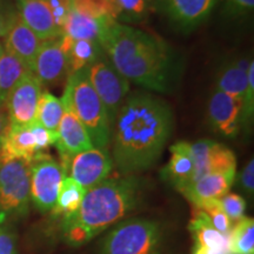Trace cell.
I'll use <instances>...</instances> for the list:
<instances>
[{"label":"cell","instance_id":"cell-1","mask_svg":"<svg viewBox=\"0 0 254 254\" xmlns=\"http://www.w3.org/2000/svg\"><path fill=\"white\" fill-rule=\"evenodd\" d=\"M174 114L161 98L151 93L128 97L112 126V159L124 176L153 166L172 135Z\"/></svg>","mask_w":254,"mask_h":254},{"label":"cell","instance_id":"cell-2","mask_svg":"<svg viewBox=\"0 0 254 254\" xmlns=\"http://www.w3.org/2000/svg\"><path fill=\"white\" fill-rule=\"evenodd\" d=\"M99 44L114 68L129 84L171 93L183 74V62L166 41L147 32L111 20Z\"/></svg>","mask_w":254,"mask_h":254},{"label":"cell","instance_id":"cell-3","mask_svg":"<svg viewBox=\"0 0 254 254\" xmlns=\"http://www.w3.org/2000/svg\"><path fill=\"white\" fill-rule=\"evenodd\" d=\"M140 195L141 186L135 177L106 179L86 190L77 213L63 220L64 238L72 246L84 245L122 221L136 207Z\"/></svg>","mask_w":254,"mask_h":254},{"label":"cell","instance_id":"cell-4","mask_svg":"<svg viewBox=\"0 0 254 254\" xmlns=\"http://www.w3.org/2000/svg\"><path fill=\"white\" fill-rule=\"evenodd\" d=\"M62 101L64 109L72 111L80 120L94 147H109L112 126L103 103L92 87L86 69L68 75Z\"/></svg>","mask_w":254,"mask_h":254},{"label":"cell","instance_id":"cell-5","mask_svg":"<svg viewBox=\"0 0 254 254\" xmlns=\"http://www.w3.org/2000/svg\"><path fill=\"white\" fill-rule=\"evenodd\" d=\"M161 228L148 219L120 222L101 241L100 254H158Z\"/></svg>","mask_w":254,"mask_h":254},{"label":"cell","instance_id":"cell-6","mask_svg":"<svg viewBox=\"0 0 254 254\" xmlns=\"http://www.w3.org/2000/svg\"><path fill=\"white\" fill-rule=\"evenodd\" d=\"M31 200V161L0 160V224L27 213Z\"/></svg>","mask_w":254,"mask_h":254},{"label":"cell","instance_id":"cell-7","mask_svg":"<svg viewBox=\"0 0 254 254\" xmlns=\"http://www.w3.org/2000/svg\"><path fill=\"white\" fill-rule=\"evenodd\" d=\"M86 72L92 87L106 110L111 126H113L117 114L131 90L129 81L113 67L105 55L88 66Z\"/></svg>","mask_w":254,"mask_h":254},{"label":"cell","instance_id":"cell-8","mask_svg":"<svg viewBox=\"0 0 254 254\" xmlns=\"http://www.w3.org/2000/svg\"><path fill=\"white\" fill-rule=\"evenodd\" d=\"M65 171L50 154H37L31 161V199L41 212L52 211Z\"/></svg>","mask_w":254,"mask_h":254},{"label":"cell","instance_id":"cell-9","mask_svg":"<svg viewBox=\"0 0 254 254\" xmlns=\"http://www.w3.org/2000/svg\"><path fill=\"white\" fill-rule=\"evenodd\" d=\"M113 166V159L109 148L93 147L73 155L62 167L65 171L66 177L72 178L88 190L105 182Z\"/></svg>","mask_w":254,"mask_h":254},{"label":"cell","instance_id":"cell-10","mask_svg":"<svg viewBox=\"0 0 254 254\" xmlns=\"http://www.w3.org/2000/svg\"><path fill=\"white\" fill-rule=\"evenodd\" d=\"M220 0H155L161 14L178 30L192 32L207 20Z\"/></svg>","mask_w":254,"mask_h":254},{"label":"cell","instance_id":"cell-11","mask_svg":"<svg viewBox=\"0 0 254 254\" xmlns=\"http://www.w3.org/2000/svg\"><path fill=\"white\" fill-rule=\"evenodd\" d=\"M43 86L32 72L27 73L9 92L5 100L8 123L13 125L28 126L36 122L38 101Z\"/></svg>","mask_w":254,"mask_h":254},{"label":"cell","instance_id":"cell-12","mask_svg":"<svg viewBox=\"0 0 254 254\" xmlns=\"http://www.w3.org/2000/svg\"><path fill=\"white\" fill-rule=\"evenodd\" d=\"M208 122L219 134L234 136L243 125L244 99L214 90L208 100Z\"/></svg>","mask_w":254,"mask_h":254},{"label":"cell","instance_id":"cell-13","mask_svg":"<svg viewBox=\"0 0 254 254\" xmlns=\"http://www.w3.org/2000/svg\"><path fill=\"white\" fill-rule=\"evenodd\" d=\"M32 73L41 86H57L67 79V58L60 44V38L43 41L34 59Z\"/></svg>","mask_w":254,"mask_h":254},{"label":"cell","instance_id":"cell-14","mask_svg":"<svg viewBox=\"0 0 254 254\" xmlns=\"http://www.w3.org/2000/svg\"><path fill=\"white\" fill-rule=\"evenodd\" d=\"M57 134L58 138L55 145L62 158V166L67 163L73 155L94 147L86 128L72 111L67 109L64 111Z\"/></svg>","mask_w":254,"mask_h":254},{"label":"cell","instance_id":"cell-15","mask_svg":"<svg viewBox=\"0 0 254 254\" xmlns=\"http://www.w3.org/2000/svg\"><path fill=\"white\" fill-rule=\"evenodd\" d=\"M189 230L194 241L192 254H231L228 236L220 233L201 209L194 207Z\"/></svg>","mask_w":254,"mask_h":254},{"label":"cell","instance_id":"cell-16","mask_svg":"<svg viewBox=\"0 0 254 254\" xmlns=\"http://www.w3.org/2000/svg\"><path fill=\"white\" fill-rule=\"evenodd\" d=\"M15 7L21 20L41 41L58 39L63 36L46 0H17Z\"/></svg>","mask_w":254,"mask_h":254},{"label":"cell","instance_id":"cell-17","mask_svg":"<svg viewBox=\"0 0 254 254\" xmlns=\"http://www.w3.org/2000/svg\"><path fill=\"white\" fill-rule=\"evenodd\" d=\"M41 41L33 31L18 17L11 30L5 37L4 50L20 59L32 72L34 59L39 51Z\"/></svg>","mask_w":254,"mask_h":254},{"label":"cell","instance_id":"cell-18","mask_svg":"<svg viewBox=\"0 0 254 254\" xmlns=\"http://www.w3.org/2000/svg\"><path fill=\"white\" fill-rule=\"evenodd\" d=\"M170 160L161 176L174 189L182 190L193 182L194 163L190 152V142L179 141L171 146Z\"/></svg>","mask_w":254,"mask_h":254},{"label":"cell","instance_id":"cell-19","mask_svg":"<svg viewBox=\"0 0 254 254\" xmlns=\"http://www.w3.org/2000/svg\"><path fill=\"white\" fill-rule=\"evenodd\" d=\"M236 176L222 173L206 174L195 182L190 183L189 186L179 192L189 200L193 206H196L205 200L220 199L221 196L230 192L233 185Z\"/></svg>","mask_w":254,"mask_h":254},{"label":"cell","instance_id":"cell-20","mask_svg":"<svg viewBox=\"0 0 254 254\" xmlns=\"http://www.w3.org/2000/svg\"><path fill=\"white\" fill-rule=\"evenodd\" d=\"M37 154L39 153L30 126L8 124L0 146V160L17 158L32 161Z\"/></svg>","mask_w":254,"mask_h":254},{"label":"cell","instance_id":"cell-21","mask_svg":"<svg viewBox=\"0 0 254 254\" xmlns=\"http://www.w3.org/2000/svg\"><path fill=\"white\" fill-rule=\"evenodd\" d=\"M60 44L67 58L68 75L86 69L105 55L98 41L74 40L63 34L60 37Z\"/></svg>","mask_w":254,"mask_h":254},{"label":"cell","instance_id":"cell-22","mask_svg":"<svg viewBox=\"0 0 254 254\" xmlns=\"http://www.w3.org/2000/svg\"><path fill=\"white\" fill-rule=\"evenodd\" d=\"M113 19H97L90 15L79 13L71 8L63 27V34L74 40L98 41L106 25Z\"/></svg>","mask_w":254,"mask_h":254},{"label":"cell","instance_id":"cell-23","mask_svg":"<svg viewBox=\"0 0 254 254\" xmlns=\"http://www.w3.org/2000/svg\"><path fill=\"white\" fill-rule=\"evenodd\" d=\"M240 63H227L218 72L215 79V90L233 97L244 99L247 88V67L250 62L243 65Z\"/></svg>","mask_w":254,"mask_h":254},{"label":"cell","instance_id":"cell-24","mask_svg":"<svg viewBox=\"0 0 254 254\" xmlns=\"http://www.w3.org/2000/svg\"><path fill=\"white\" fill-rule=\"evenodd\" d=\"M85 193L86 190L84 187L74 182L72 178L65 177L60 185L56 205L51 213L53 217H62L63 220L72 217L80 207Z\"/></svg>","mask_w":254,"mask_h":254},{"label":"cell","instance_id":"cell-25","mask_svg":"<svg viewBox=\"0 0 254 254\" xmlns=\"http://www.w3.org/2000/svg\"><path fill=\"white\" fill-rule=\"evenodd\" d=\"M30 72L20 59L4 50L0 56V101L5 103L9 92Z\"/></svg>","mask_w":254,"mask_h":254},{"label":"cell","instance_id":"cell-26","mask_svg":"<svg viewBox=\"0 0 254 254\" xmlns=\"http://www.w3.org/2000/svg\"><path fill=\"white\" fill-rule=\"evenodd\" d=\"M64 111L65 109L60 98L50 92L43 91L38 101L36 122L49 131L57 133L64 116Z\"/></svg>","mask_w":254,"mask_h":254},{"label":"cell","instance_id":"cell-27","mask_svg":"<svg viewBox=\"0 0 254 254\" xmlns=\"http://www.w3.org/2000/svg\"><path fill=\"white\" fill-rule=\"evenodd\" d=\"M231 254H254V220L243 217L236 221L228 234Z\"/></svg>","mask_w":254,"mask_h":254},{"label":"cell","instance_id":"cell-28","mask_svg":"<svg viewBox=\"0 0 254 254\" xmlns=\"http://www.w3.org/2000/svg\"><path fill=\"white\" fill-rule=\"evenodd\" d=\"M71 4L72 8L79 13L118 21L119 12L114 0H73Z\"/></svg>","mask_w":254,"mask_h":254},{"label":"cell","instance_id":"cell-29","mask_svg":"<svg viewBox=\"0 0 254 254\" xmlns=\"http://www.w3.org/2000/svg\"><path fill=\"white\" fill-rule=\"evenodd\" d=\"M208 170L209 173H222L236 176L237 158L234 152L225 145L214 141L211 153H209Z\"/></svg>","mask_w":254,"mask_h":254},{"label":"cell","instance_id":"cell-30","mask_svg":"<svg viewBox=\"0 0 254 254\" xmlns=\"http://www.w3.org/2000/svg\"><path fill=\"white\" fill-rule=\"evenodd\" d=\"M194 207L205 212L206 215L209 218V220H211L212 225H213L220 233L226 234V236L230 234L231 228L233 226V222L231 221V219L227 217L226 213H225L224 208H222V206L220 204V200H205V201L200 202V204L194 206Z\"/></svg>","mask_w":254,"mask_h":254},{"label":"cell","instance_id":"cell-31","mask_svg":"<svg viewBox=\"0 0 254 254\" xmlns=\"http://www.w3.org/2000/svg\"><path fill=\"white\" fill-rule=\"evenodd\" d=\"M118 7L119 18L126 21H139L147 17L151 0H114Z\"/></svg>","mask_w":254,"mask_h":254},{"label":"cell","instance_id":"cell-32","mask_svg":"<svg viewBox=\"0 0 254 254\" xmlns=\"http://www.w3.org/2000/svg\"><path fill=\"white\" fill-rule=\"evenodd\" d=\"M220 204L224 208L225 213L227 214V217L231 219L232 222H236L245 217V211H246V200L243 196L237 194V193H230L221 196Z\"/></svg>","mask_w":254,"mask_h":254},{"label":"cell","instance_id":"cell-33","mask_svg":"<svg viewBox=\"0 0 254 254\" xmlns=\"http://www.w3.org/2000/svg\"><path fill=\"white\" fill-rule=\"evenodd\" d=\"M254 113V63L250 62L247 67V88L244 97L243 125H249Z\"/></svg>","mask_w":254,"mask_h":254},{"label":"cell","instance_id":"cell-34","mask_svg":"<svg viewBox=\"0 0 254 254\" xmlns=\"http://www.w3.org/2000/svg\"><path fill=\"white\" fill-rule=\"evenodd\" d=\"M254 0H225L221 13L230 19L245 17L253 12Z\"/></svg>","mask_w":254,"mask_h":254},{"label":"cell","instance_id":"cell-35","mask_svg":"<svg viewBox=\"0 0 254 254\" xmlns=\"http://www.w3.org/2000/svg\"><path fill=\"white\" fill-rule=\"evenodd\" d=\"M19 17L15 4L11 0H0V38H5Z\"/></svg>","mask_w":254,"mask_h":254},{"label":"cell","instance_id":"cell-36","mask_svg":"<svg viewBox=\"0 0 254 254\" xmlns=\"http://www.w3.org/2000/svg\"><path fill=\"white\" fill-rule=\"evenodd\" d=\"M30 126L32 134L34 136V140H36L37 146V152L38 153H43L45 152L51 145H55L58 138V134L56 132L49 131L44 126H41L39 123L33 122Z\"/></svg>","mask_w":254,"mask_h":254},{"label":"cell","instance_id":"cell-37","mask_svg":"<svg viewBox=\"0 0 254 254\" xmlns=\"http://www.w3.org/2000/svg\"><path fill=\"white\" fill-rule=\"evenodd\" d=\"M46 1L50 6L51 11H52L53 19H55L57 27L63 33V27L72 8L71 1H68V0H46Z\"/></svg>","mask_w":254,"mask_h":254},{"label":"cell","instance_id":"cell-38","mask_svg":"<svg viewBox=\"0 0 254 254\" xmlns=\"http://www.w3.org/2000/svg\"><path fill=\"white\" fill-rule=\"evenodd\" d=\"M239 187L246 195L253 196L254 193V159L252 158L243 168L238 179Z\"/></svg>","mask_w":254,"mask_h":254},{"label":"cell","instance_id":"cell-39","mask_svg":"<svg viewBox=\"0 0 254 254\" xmlns=\"http://www.w3.org/2000/svg\"><path fill=\"white\" fill-rule=\"evenodd\" d=\"M14 249L13 237L7 232L0 230V254H12Z\"/></svg>","mask_w":254,"mask_h":254},{"label":"cell","instance_id":"cell-40","mask_svg":"<svg viewBox=\"0 0 254 254\" xmlns=\"http://www.w3.org/2000/svg\"><path fill=\"white\" fill-rule=\"evenodd\" d=\"M8 117L7 112H6L5 103L0 101V146H1L2 139H4L6 129H7L8 126Z\"/></svg>","mask_w":254,"mask_h":254},{"label":"cell","instance_id":"cell-41","mask_svg":"<svg viewBox=\"0 0 254 254\" xmlns=\"http://www.w3.org/2000/svg\"><path fill=\"white\" fill-rule=\"evenodd\" d=\"M2 52H4V46H2L1 41H0V56L2 55Z\"/></svg>","mask_w":254,"mask_h":254},{"label":"cell","instance_id":"cell-42","mask_svg":"<svg viewBox=\"0 0 254 254\" xmlns=\"http://www.w3.org/2000/svg\"><path fill=\"white\" fill-rule=\"evenodd\" d=\"M68 1H71V2H72V1H73V0H68Z\"/></svg>","mask_w":254,"mask_h":254}]
</instances>
